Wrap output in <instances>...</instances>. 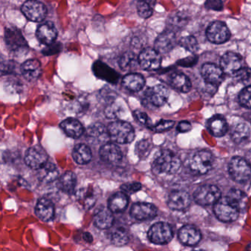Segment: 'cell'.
<instances>
[{
    "mask_svg": "<svg viewBox=\"0 0 251 251\" xmlns=\"http://www.w3.org/2000/svg\"><path fill=\"white\" fill-rule=\"evenodd\" d=\"M180 160L170 151H163L157 155L152 163V171L155 174L173 175L178 171Z\"/></svg>",
    "mask_w": 251,
    "mask_h": 251,
    "instance_id": "cell-1",
    "label": "cell"
},
{
    "mask_svg": "<svg viewBox=\"0 0 251 251\" xmlns=\"http://www.w3.org/2000/svg\"><path fill=\"white\" fill-rule=\"evenodd\" d=\"M107 131L113 142L118 144H128L133 142L135 131L133 126L127 122H113L108 125Z\"/></svg>",
    "mask_w": 251,
    "mask_h": 251,
    "instance_id": "cell-2",
    "label": "cell"
},
{
    "mask_svg": "<svg viewBox=\"0 0 251 251\" xmlns=\"http://www.w3.org/2000/svg\"><path fill=\"white\" fill-rule=\"evenodd\" d=\"M5 42L7 48L13 53H23L28 50L29 46L20 29L15 27H6Z\"/></svg>",
    "mask_w": 251,
    "mask_h": 251,
    "instance_id": "cell-3",
    "label": "cell"
},
{
    "mask_svg": "<svg viewBox=\"0 0 251 251\" xmlns=\"http://www.w3.org/2000/svg\"><path fill=\"white\" fill-rule=\"evenodd\" d=\"M214 158L208 151H199L194 154L189 161V169L195 175H205L212 167Z\"/></svg>",
    "mask_w": 251,
    "mask_h": 251,
    "instance_id": "cell-4",
    "label": "cell"
},
{
    "mask_svg": "<svg viewBox=\"0 0 251 251\" xmlns=\"http://www.w3.org/2000/svg\"><path fill=\"white\" fill-rule=\"evenodd\" d=\"M229 173L235 181L245 183L251 177V167L243 158L235 157L229 164Z\"/></svg>",
    "mask_w": 251,
    "mask_h": 251,
    "instance_id": "cell-5",
    "label": "cell"
},
{
    "mask_svg": "<svg viewBox=\"0 0 251 251\" xmlns=\"http://www.w3.org/2000/svg\"><path fill=\"white\" fill-rule=\"evenodd\" d=\"M25 17L33 23H41L46 18L48 10L42 2L38 0H27L22 6Z\"/></svg>",
    "mask_w": 251,
    "mask_h": 251,
    "instance_id": "cell-6",
    "label": "cell"
},
{
    "mask_svg": "<svg viewBox=\"0 0 251 251\" xmlns=\"http://www.w3.org/2000/svg\"><path fill=\"white\" fill-rule=\"evenodd\" d=\"M221 197V192L214 185H203L198 188L194 193V199L201 205L215 204Z\"/></svg>",
    "mask_w": 251,
    "mask_h": 251,
    "instance_id": "cell-7",
    "label": "cell"
},
{
    "mask_svg": "<svg viewBox=\"0 0 251 251\" xmlns=\"http://www.w3.org/2000/svg\"><path fill=\"white\" fill-rule=\"evenodd\" d=\"M173 231L170 225L163 222L155 223L151 226L148 231L150 240L157 245L168 243L173 239Z\"/></svg>",
    "mask_w": 251,
    "mask_h": 251,
    "instance_id": "cell-8",
    "label": "cell"
},
{
    "mask_svg": "<svg viewBox=\"0 0 251 251\" xmlns=\"http://www.w3.org/2000/svg\"><path fill=\"white\" fill-rule=\"evenodd\" d=\"M214 210L217 218L226 223L235 221L239 217V210L230 203L227 198H220L214 205Z\"/></svg>",
    "mask_w": 251,
    "mask_h": 251,
    "instance_id": "cell-9",
    "label": "cell"
},
{
    "mask_svg": "<svg viewBox=\"0 0 251 251\" xmlns=\"http://www.w3.org/2000/svg\"><path fill=\"white\" fill-rule=\"evenodd\" d=\"M168 89L163 85H156L148 88L144 95V102L155 107L162 106L169 98Z\"/></svg>",
    "mask_w": 251,
    "mask_h": 251,
    "instance_id": "cell-10",
    "label": "cell"
},
{
    "mask_svg": "<svg viewBox=\"0 0 251 251\" xmlns=\"http://www.w3.org/2000/svg\"><path fill=\"white\" fill-rule=\"evenodd\" d=\"M139 66L147 71H154L161 67V55L155 49L145 48L139 55Z\"/></svg>",
    "mask_w": 251,
    "mask_h": 251,
    "instance_id": "cell-11",
    "label": "cell"
},
{
    "mask_svg": "<svg viewBox=\"0 0 251 251\" xmlns=\"http://www.w3.org/2000/svg\"><path fill=\"white\" fill-rule=\"evenodd\" d=\"M48 155L46 151L40 146H33L29 148L25 156V164L33 170H39L48 162Z\"/></svg>",
    "mask_w": 251,
    "mask_h": 251,
    "instance_id": "cell-12",
    "label": "cell"
},
{
    "mask_svg": "<svg viewBox=\"0 0 251 251\" xmlns=\"http://www.w3.org/2000/svg\"><path fill=\"white\" fill-rule=\"evenodd\" d=\"M206 36L210 42L214 44H223L230 39L228 27L223 22H214L206 30Z\"/></svg>",
    "mask_w": 251,
    "mask_h": 251,
    "instance_id": "cell-13",
    "label": "cell"
},
{
    "mask_svg": "<svg viewBox=\"0 0 251 251\" xmlns=\"http://www.w3.org/2000/svg\"><path fill=\"white\" fill-rule=\"evenodd\" d=\"M92 70L96 77L111 83H116L120 79V75L114 69L101 61H95Z\"/></svg>",
    "mask_w": 251,
    "mask_h": 251,
    "instance_id": "cell-14",
    "label": "cell"
},
{
    "mask_svg": "<svg viewBox=\"0 0 251 251\" xmlns=\"http://www.w3.org/2000/svg\"><path fill=\"white\" fill-rule=\"evenodd\" d=\"M242 57L234 52H226L220 60V67L226 74H236L242 69Z\"/></svg>",
    "mask_w": 251,
    "mask_h": 251,
    "instance_id": "cell-15",
    "label": "cell"
},
{
    "mask_svg": "<svg viewBox=\"0 0 251 251\" xmlns=\"http://www.w3.org/2000/svg\"><path fill=\"white\" fill-rule=\"evenodd\" d=\"M177 44L175 31L167 30L163 32L157 38L155 42V49L161 54H167L170 52Z\"/></svg>",
    "mask_w": 251,
    "mask_h": 251,
    "instance_id": "cell-16",
    "label": "cell"
},
{
    "mask_svg": "<svg viewBox=\"0 0 251 251\" xmlns=\"http://www.w3.org/2000/svg\"><path fill=\"white\" fill-rule=\"evenodd\" d=\"M130 215L138 220H149L153 218L157 214L155 205L148 202H136L130 208Z\"/></svg>",
    "mask_w": 251,
    "mask_h": 251,
    "instance_id": "cell-17",
    "label": "cell"
},
{
    "mask_svg": "<svg viewBox=\"0 0 251 251\" xmlns=\"http://www.w3.org/2000/svg\"><path fill=\"white\" fill-rule=\"evenodd\" d=\"M36 35L38 40L41 43L45 45H50L56 40L58 31L53 23L46 22L38 27Z\"/></svg>",
    "mask_w": 251,
    "mask_h": 251,
    "instance_id": "cell-18",
    "label": "cell"
},
{
    "mask_svg": "<svg viewBox=\"0 0 251 251\" xmlns=\"http://www.w3.org/2000/svg\"><path fill=\"white\" fill-rule=\"evenodd\" d=\"M190 203V195L187 192L180 190L171 192L167 201L168 206L175 211H183L187 208Z\"/></svg>",
    "mask_w": 251,
    "mask_h": 251,
    "instance_id": "cell-19",
    "label": "cell"
},
{
    "mask_svg": "<svg viewBox=\"0 0 251 251\" xmlns=\"http://www.w3.org/2000/svg\"><path fill=\"white\" fill-rule=\"evenodd\" d=\"M23 77L28 81H36L42 75V64L37 59L27 60L20 67Z\"/></svg>",
    "mask_w": 251,
    "mask_h": 251,
    "instance_id": "cell-20",
    "label": "cell"
},
{
    "mask_svg": "<svg viewBox=\"0 0 251 251\" xmlns=\"http://www.w3.org/2000/svg\"><path fill=\"white\" fill-rule=\"evenodd\" d=\"M100 156L105 162L116 164L120 162L123 159V152L117 145L109 142L101 147L100 149Z\"/></svg>",
    "mask_w": 251,
    "mask_h": 251,
    "instance_id": "cell-21",
    "label": "cell"
},
{
    "mask_svg": "<svg viewBox=\"0 0 251 251\" xmlns=\"http://www.w3.org/2000/svg\"><path fill=\"white\" fill-rule=\"evenodd\" d=\"M201 75L204 80L211 85L218 84L221 82L224 72L221 67L214 64H205L201 70Z\"/></svg>",
    "mask_w": 251,
    "mask_h": 251,
    "instance_id": "cell-22",
    "label": "cell"
},
{
    "mask_svg": "<svg viewBox=\"0 0 251 251\" xmlns=\"http://www.w3.org/2000/svg\"><path fill=\"white\" fill-rule=\"evenodd\" d=\"M179 239L185 245L195 246L199 243L201 239V233L198 228L193 226L187 225L179 230Z\"/></svg>",
    "mask_w": 251,
    "mask_h": 251,
    "instance_id": "cell-23",
    "label": "cell"
},
{
    "mask_svg": "<svg viewBox=\"0 0 251 251\" xmlns=\"http://www.w3.org/2000/svg\"><path fill=\"white\" fill-rule=\"evenodd\" d=\"M35 213L42 221H50L53 219L55 214L53 202L48 198H41L36 204Z\"/></svg>",
    "mask_w": 251,
    "mask_h": 251,
    "instance_id": "cell-24",
    "label": "cell"
},
{
    "mask_svg": "<svg viewBox=\"0 0 251 251\" xmlns=\"http://www.w3.org/2000/svg\"><path fill=\"white\" fill-rule=\"evenodd\" d=\"M114 217L109 208L102 207L100 208L94 217L95 226L100 229L110 228L114 224Z\"/></svg>",
    "mask_w": 251,
    "mask_h": 251,
    "instance_id": "cell-25",
    "label": "cell"
},
{
    "mask_svg": "<svg viewBox=\"0 0 251 251\" xmlns=\"http://www.w3.org/2000/svg\"><path fill=\"white\" fill-rule=\"evenodd\" d=\"M77 177L73 172H66L58 179L57 186L59 190L67 195H73L75 191Z\"/></svg>",
    "mask_w": 251,
    "mask_h": 251,
    "instance_id": "cell-26",
    "label": "cell"
},
{
    "mask_svg": "<svg viewBox=\"0 0 251 251\" xmlns=\"http://www.w3.org/2000/svg\"><path fill=\"white\" fill-rule=\"evenodd\" d=\"M60 126L67 136L73 139L80 137L84 132V128L81 123L74 118H68L64 120Z\"/></svg>",
    "mask_w": 251,
    "mask_h": 251,
    "instance_id": "cell-27",
    "label": "cell"
},
{
    "mask_svg": "<svg viewBox=\"0 0 251 251\" xmlns=\"http://www.w3.org/2000/svg\"><path fill=\"white\" fill-rule=\"evenodd\" d=\"M123 85L130 92H138L143 89L145 80L143 76L139 73H129L123 77Z\"/></svg>",
    "mask_w": 251,
    "mask_h": 251,
    "instance_id": "cell-28",
    "label": "cell"
},
{
    "mask_svg": "<svg viewBox=\"0 0 251 251\" xmlns=\"http://www.w3.org/2000/svg\"><path fill=\"white\" fill-rule=\"evenodd\" d=\"M38 178L44 183H50L58 179L59 172L52 163L48 162L43 167L38 170Z\"/></svg>",
    "mask_w": 251,
    "mask_h": 251,
    "instance_id": "cell-29",
    "label": "cell"
},
{
    "mask_svg": "<svg viewBox=\"0 0 251 251\" xmlns=\"http://www.w3.org/2000/svg\"><path fill=\"white\" fill-rule=\"evenodd\" d=\"M128 198L125 192H117L110 198L108 208L114 213L123 212L128 205Z\"/></svg>",
    "mask_w": 251,
    "mask_h": 251,
    "instance_id": "cell-30",
    "label": "cell"
},
{
    "mask_svg": "<svg viewBox=\"0 0 251 251\" xmlns=\"http://www.w3.org/2000/svg\"><path fill=\"white\" fill-rule=\"evenodd\" d=\"M170 83L173 88L182 93H187L192 89L190 80L183 73H174L170 77Z\"/></svg>",
    "mask_w": 251,
    "mask_h": 251,
    "instance_id": "cell-31",
    "label": "cell"
},
{
    "mask_svg": "<svg viewBox=\"0 0 251 251\" xmlns=\"http://www.w3.org/2000/svg\"><path fill=\"white\" fill-rule=\"evenodd\" d=\"M208 129L213 136L220 137L227 133V124L221 116H214L208 122Z\"/></svg>",
    "mask_w": 251,
    "mask_h": 251,
    "instance_id": "cell-32",
    "label": "cell"
},
{
    "mask_svg": "<svg viewBox=\"0 0 251 251\" xmlns=\"http://www.w3.org/2000/svg\"><path fill=\"white\" fill-rule=\"evenodd\" d=\"M73 157L77 164H86L92 160V151L87 145L79 144L73 150Z\"/></svg>",
    "mask_w": 251,
    "mask_h": 251,
    "instance_id": "cell-33",
    "label": "cell"
},
{
    "mask_svg": "<svg viewBox=\"0 0 251 251\" xmlns=\"http://www.w3.org/2000/svg\"><path fill=\"white\" fill-rule=\"evenodd\" d=\"M230 135L233 142L237 144L242 143L246 141L251 135L249 126L245 123H238L232 127Z\"/></svg>",
    "mask_w": 251,
    "mask_h": 251,
    "instance_id": "cell-34",
    "label": "cell"
},
{
    "mask_svg": "<svg viewBox=\"0 0 251 251\" xmlns=\"http://www.w3.org/2000/svg\"><path fill=\"white\" fill-rule=\"evenodd\" d=\"M77 198H78L79 202L86 209L92 208L97 201L95 192L89 188L80 189L77 193Z\"/></svg>",
    "mask_w": 251,
    "mask_h": 251,
    "instance_id": "cell-35",
    "label": "cell"
},
{
    "mask_svg": "<svg viewBox=\"0 0 251 251\" xmlns=\"http://www.w3.org/2000/svg\"><path fill=\"white\" fill-rule=\"evenodd\" d=\"M111 243L116 246H123L127 245L130 240L128 232L124 227H117L111 231L110 234Z\"/></svg>",
    "mask_w": 251,
    "mask_h": 251,
    "instance_id": "cell-36",
    "label": "cell"
},
{
    "mask_svg": "<svg viewBox=\"0 0 251 251\" xmlns=\"http://www.w3.org/2000/svg\"><path fill=\"white\" fill-rule=\"evenodd\" d=\"M227 199L230 203L233 204L240 211L241 209L245 208L247 197L245 194L239 189H232L227 194Z\"/></svg>",
    "mask_w": 251,
    "mask_h": 251,
    "instance_id": "cell-37",
    "label": "cell"
},
{
    "mask_svg": "<svg viewBox=\"0 0 251 251\" xmlns=\"http://www.w3.org/2000/svg\"><path fill=\"white\" fill-rule=\"evenodd\" d=\"M156 0H139L137 2V11L139 17L148 19L152 15Z\"/></svg>",
    "mask_w": 251,
    "mask_h": 251,
    "instance_id": "cell-38",
    "label": "cell"
},
{
    "mask_svg": "<svg viewBox=\"0 0 251 251\" xmlns=\"http://www.w3.org/2000/svg\"><path fill=\"white\" fill-rule=\"evenodd\" d=\"M120 68L123 70H130L136 68L139 63V58H136L133 52H127L123 54L119 61Z\"/></svg>",
    "mask_w": 251,
    "mask_h": 251,
    "instance_id": "cell-39",
    "label": "cell"
},
{
    "mask_svg": "<svg viewBox=\"0 0 251 251\" xmlns=\"http://www.w3.org/2000/svg\"><path fill=\"white\" fill-rule=\"evenodd\" d=\"M188 23V18L186 15L182 13H176L173 14L169 19V25L171 27V30H180Z\"/></svg>",
    "mask_w": 251,
    "mask_h": 251,
    "instance_id": "cell-40",
    "label": "cell"
},
{
    "mask_svg": "<svg viewBox=\"0 0 251 251\" xmlns=\"http://www.w3.org/2000/svg\"><path fill=\"white\" fill-rule=\"evenodd\" d=\"M151 151V144L149 141L142 140L138 142L135 148V152L139 158H145L149 155Z\"/></svg>",
    "mask_w": 251,
    "mask_h": 251,
    "instance_id": "cell-41",
    "label": "cell"
},
{
    "mask_svg": "<svg viewBox=\"0 0 251 251\" xmlns=\"http://www.w3.org/2000/svg\"><path fill=\"white\" fill-rule=\"evenodd\" d=\"M180 46L190 52H196L198 50V43L196 39L193 36L183 37L179 42Z\"/></svg>",
    "mask_w": 251,
    "mask_h": 251,
    "instance_id": "cell-42",
    "label": "cell"
},
{
    "mask_svg": "<svg viewBox=\"0 0 251 251\" xmlns=\"http://www.w3.org/2000/svg\"><path fill=\"white\" fill-rule=\"evenodd\" d=\"M123 107L120 104L112 102L105 108V114L109 119L118 118L123 112Z\"/></svg>",
    "mask_w": 251,
    "mask_h": 251,
    "instance_id": "cell-43",
    "label": "cell"
},
{
    "mask_svg": "<svg viewBox=\"0 0 251 251\" xmlns=\"http://www.w3.org/2000/svg\"><path fill=\"white\" fill-rule=\"evenodd\" d=\"M63 45L61 42H53L50 45H47L45 49L42 50V52L45 56L59 54L62 51Z\"/></svg>",
    "mask_w": 251,
    "mask_h": 251,
    "instance_id": "cell-44",
    "label": "cell"
},
{
    "mask_svg": "<svg viewBox=\"0 0 251 251\" xmlns=\"http://www.w3.org/2000/svg\"><path fill=\"white\" fill-rule=\"evenodd\" d=\"M239 102L243 106L251 108V85L247 86L241 92Z\"/></svg>",
    "mask_w": 251,
    "mask_h": 251,
    "instance_id": "cell-45",
    "label": "cell"
},
{
    "mask_svg": "<svg viewBox=\"0 0 251 251\" xmlns=\"http://www.w3.org/2000/svg\"><path fill=\"white\" fill-rule=\"evenodd\" d=\"M174 125L175 122L172 121V120H161L155 126H151L150 128L152 129L153 131L157 132V133H161V132L170 130L174 126Z\"/></svg>",
    "mask_w": 251,
    "mask_h": 251,
    "instance_id": "cell-46",
    "label": "cell"
},
{
    "mask_svg": "<svg viewBox=\"0 0 251 251\" xmlns=\"http://www.w3.org/2000/svg\"><path fill=\"white\" fill-rule=\"evenodd\" d=\"M105 131V127L101 123L92 124L88 129V135L92 137H100Z\"/></svg>",
    "mask_w": 251,
    "mask_h": 251,
    "instance_id": "cell-47",
    "label": "cell"
},
{
    "mask_svg": "<svg viewBox=\"0 0 251 251\" xmlns=\"http://www.w3.org/2000/svg\"><path fill=\"white\" fill-rule=\"evenodd\" d=\"M121 189L125 193L132 195L142 189V184L138 182L125 183V184L122 185Z\"/></svg>",
    "mask_w": 251,
    "mask_h": 251,
    "instance_id": "cell-48",
    "label": "cell"
},
{
    "mask_svg": "<svg viewBox=\"0 0 251 251\" xmlns=\"http://www.w3.org/2000/svg\"><path fill=\"white\" fill-rule=\"evenodd\" d=\"M198 61V57L196 55H192L177 61V64L183 67H192L197 64Z\"/></svg>",
    "mask_w": 251,
    "mask_h": 251,
    "instance_id": "cell-49",
    "label": "cell"
},
{
    "mask_svg": "<svg viewBox=\"0 0 251 251\" xmlns=\"http://www.w3.org/2000/svg\"><path fill=\"white\" fill-rule=\"evenodd\" d=\"M205 8L213 11H220L223 8L222 0H206Z\"/></svg>",
    "mask_w": 251,
    "mask_h": 251,
    "instance_id": "cell-50",
    "label": "cell"
},
{
    "mask_svg": "<svg viewBox=\"0 0 251 251\" xmlns=\"http://www.w3.org/2000/svg\"><path fill=\"white\" fill-rule=\"evenodd\" d=\"M134 116L136 120H137L139 123L145 125V126H148L149 128L152 126L149 117H148V116L147 115V114H145V112H142V111H136L134 112Z\"/></svg>",
    "mask_w": 251,
    "mask_h": 251,
    "instance_id": "cell-51",
    "label": "cell"
},
{
    "mask_svg": "<svg viewBox=\"0 0 251 251\" xmlns=\"http://www.w3.org/2000/svg\"><path fill=\"white\" fill-rule=\"evenodd\" d=\"M17 66V64L14 61L5 62V65L2 64V74H12L14 72L16 71Z\"/></svg>",
    "mask_w": 251,
    "mask_h": 251,
    "instance_id": "cell-52",
    "label": "cell"
},
{
    "mask_svg": "<svg viewBox=\"0 0 251 251\" xmlns=\"http://www.w3.org/2000/svg\"><path fill=\"white\" fill-rule=\"evenodd\" d=\"M236 77H239L240 80L243 81H247V80L251 79V70L250 69H241L240 70L237 72L235 74Z\"/></svg>",
    "mask_w": 251,
    "mask_h": 251,
    "instance_id": "cell-53",
    "label": "cell"
},
{
    "mask_svg": "<svg viewBox=\"0 0 251 251\" xmlns=\"http://www.w3.org/2000/svg\"><path fill=\"white\" fill-rule=\"evenodd\" d=\"M192 129V125L187 121H182L177 126V130L180 133H186Z\"/></svg>",
    "mask_w": 251,
    "mask_h": 251,
    "instance_id": "cell-54",
    "label": "cell"
},
{
    "mask_svg": "<svg viewBox=\"0 0 251 251\" xmlns=\"http://www.w3.org/2000/svg\"><path fill=\"white\" fill-rule=\"evenodd\" d=\"M83 237H84L85 240L87 242H92V239H93V238H92V236L90 234V233H85L84 235H83Z\"/></svg>",
    "mask_w": 251,
    "mask_h": 251,
    "instance_id": "cell-55",
    "label": "cell"
},
{
    "mask_svg": "<svg viewBox=\"0 0 251 251\" xmlns=\"http://www.w3.org/2000/svg\"><path fill=\"white\" fill-rule=\"evenodd\" d=\"M247 250H248V251H251V244H249V245H248Z\"/></svg>",
    "mask_w": 251,
    "mask_h": 251,
    "instance_id": "cell-56",
    "label": "cell"
},
{
    "mask_svg": "<svg viewBox=\"0 0 251 251\" xmlns=\"http://www.w3.org/2000/svg\"><path fill=\"white\" fill-rule=\"evenodd\" d=\"M250 120H251V115H250Z\"/></svg>",
    "mask_w": 251,
    "mask_h": 251,
    "instance_id": "cell-57",
    "label": "cell"
}]
</instances>
